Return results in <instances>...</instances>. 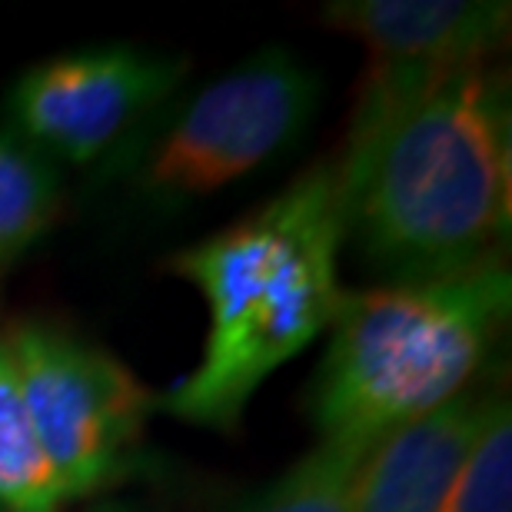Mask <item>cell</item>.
I'll list each match as a JSON object with an SVG mask.
<instances>
[{
	"label": "cell",
	"instance_id": "obj_1",
	"mask_svg": "<svg viewBox=\"0 0 512 512\" xmlns=\"http://www.w3.org/2000/svg\"><path fill=\"white\" fill-rule=\"evenodd\" d=\"M506 74L373 64L336 167L343 230L399 283L499 260L512 210Z\"/></svg>",
	"mask_w": 512,
	"mask_h": 512
},
{
	"label": "cell",
	"instance_id": "obj_2",
	"mask_svg": "<svg viewBox=\"0 0 512 512\" xmlns=\"http://www.w3.org/2000/svg\"><path fill=\"white\" fill-rule=\"evenodd\" d=\"M346 237L336 167H313L230 230L170 260L210 306L200 366L157 406L183 423L233 429L250 396L333 323Z\"/></svg>",
	"mask_w": 512,
	"mask_h": 512
},
{
	"label": "cell",
	"instance_id": "obj_3",
	"mask_svg": "<svg viewBox=\"0 0 512 512\" xmlns=\"http://www.w3.org/2000/svg\"><path fill=\"white\" fill-rule=\"evenodd\" d=\"M503 260L439 280L343 293L313 383L323 439L370 449L459 396L509 316Z\"/></svg>",
	"mask_w": 512,
	"mask_h": 512
},
{
	"label": "cell",
	"instance_id": "obj_4",
	"mask_svg": "<svg viewBox=\"0 0 512 512\" xmlns=\"http://www.w3.org/2000/svg\"><path fill=\"white\" fill-rule=\"evenodd\" d=\"M4 346L64 496L97 493L124 476L157 396L114 356L54 326L17 323Z\"/></svg>",
	"mask_w": 512,
	"mask_h": 512
},
{
	"label": "cell",
	"instance_id": "obj_5",
	"mask_svg": "<svg viewBox=\"0 0 512 512\" xmlns=\"http://www.w3.org/2000/svg\"><path fill=\"white\" fill-rule=\"evenodd\" d=\"M320 80L290 50L270 47L213 80L157 140L143 183L160 197H203L247 177L310 124Z\"/></svg>",
	"mask_w": 512,
	"mask_h": 512
},
{
	"label": "cell",
	"instance_id": "obj_6",
	"mask_svg": "<svg viewBox=\"0 0 512 512\" xmlns=\"http://www.w3.org/2000/svg\"><path fill=\"white\" fill-rule=\"evenodd\" d=\"M187 67L177 57L110 44L27 70L7 97L10 120L37 150L94 163L173 94Z\"/></svg>",
	"mask_w": 512,
	"mask_h": 512
},
{
	"label": "cell",
	"instance_id": "obj_7",
	"mask_svg": "<svg viewBox=\"0 0 512 512\" xmlns=\"http://www.w3.org/2000/svg\"><path fill=\"white\" fill-rule=\"evenodd\" d=\"M509 4L496 0H340L323 20L360 37L373 64H486L509 37Z\"/></svg>",
	"mask_w": 512,
	"mask_h": 512
},
{
	"label": "cell",
	"instance_id": "obj_8",
	"mask_svg": "<svg viewBox=\"0 0 512 512\" xmlns=\"http://www.w3.org/2000/svg\"><path fill=\"white\" fill-rule=\"evenodd\" d=\"M483 413V399L459 393L373 443L356 476L353 512H439Z\"/></svg>",
	"mask_w": 512,
	"mask_h": 512
},
{
	"label": "cell",
	"instance_id": "obj_9",
	"mask_svg": "<svg viewBox=\"0 0 512 512\" xmlns=\"http://www.w3.org/2000/svg\"><path fill=\"white\" fill-rule=\"evenodd\" d=\"M64 486L30 423L20 380L0 343V512H60Z\"/></svg>",
	"mask_w": 512,
	"mask_h": 512
},
{
	"label": "cell",
	"instance_id": "obj_10",
	"mask_svg": "<svg viewBox=\"0 0 512 512\" xmlns=\"http://www.w3.org/2000/svg\"><path fill=\"white\" fill-rule=\"evenodd\" d=\"M60 180L44 150L0 124V266L27 253L54 227Z\"/></svg>",
	"mask_w": 512,
	"mask_h": 512
},
{
	"label": "cell",
	"instance_id": "obj_11",
	"mask_svg": "<svg viewBox=\"0 0 512 512\" xmlns=\"http://www.w3.org/2000/svg\"><path fill=\"white\" fill-rule=\"evenodd\" d=\"M366 446L323 439L290 473L240 512H353V489Z\"/></svg>",
	"mask_w": 512,
	"mask_h": 512
},
{
	"label": "cell",
	"instance_id": "obj_12",
	"mask_svg": "<svg viewBox=\"0 0 512 512\" xmlns=\"http://www.w3.org/2000/svg\"><path fill=\"white\" fill-rule=\"evenodd\" d=\"M439 512H512V419L503 399H486L479 433Z\"/></svg>",
	"mask_w": 512,
	"mask_h": 512
},
{
	"label": "cell",
	"instance_id": "obj_13",
	"mask_svg": "<svg viewBox=\"0 0 512 512\" xmlns=\"http://www.w3.org/2000/svg\"><path fill=\"white\" fill-rule=\"evenodd\" d=\"M90 512H147V509L130 506V503H100V506H94Z\"/></svg>",
	"mask_w": 512,
	"mask_h": 512
}]
</instances>
